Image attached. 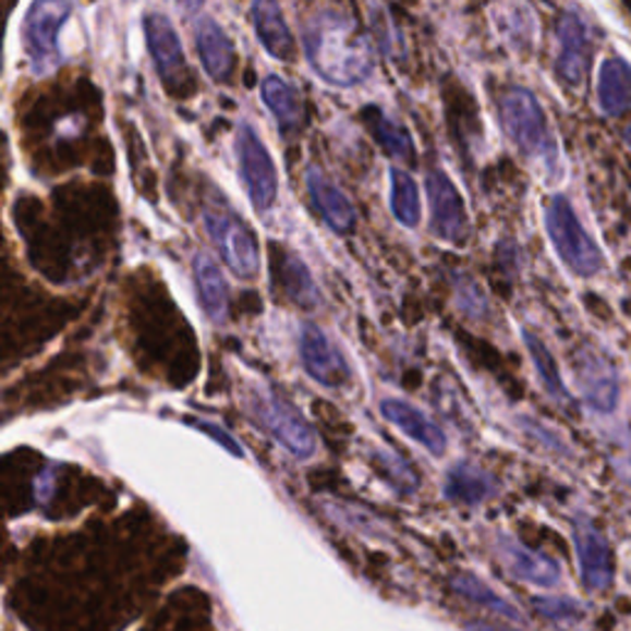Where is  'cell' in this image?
Here are the masks:
<instances>
[{"mask_svg": "<svg viewBox=\"0 0 631 631\" xmlns=\"http://www.w3.org/2000/svg\"><path fill=\"white\" fill-rule=\"evenodd\" d=\"M498 553H501L506 568L511 570L518 580L531 582V585H541V587H553L555 582L560 580L558 562L545 558L543 553L525 548V545L515 543L511 538H501V543H498Z\"/></svg>", "mask_w": 631, "mask_h": 631, "instance_id": "ffe728a7", "label": "cell"}, {"mask_svg": "<svg viewBox=\"0 0 631 631\" xmlns=\"http://www.w3.org/2000/svg\"><path fill=\"white\" fill-rule=\"evenodd\" d=\"M247 410L262 432L284 447L291 457L311 459L316 454V435L308 422L301 417L294 404L275 390L252 388L247 395Z\"/></svg>", "mask_w": 631, "mask_h": 631, "instance_id": "3957f363", "label": "cell"}, {"mask_svg": "<svg viewBox=\"0 0 631 631\" xmlns=\"http://www.w3.org/2000/svg\"><path fill=\"white\" fill-rule=\"evenodd\" d=\"M306 187H308L311 203H314V207L328 228L341 234L353 232L355 207L351 205V201H348L341 187L328 181L318 168H308L306 171Z\"/></svg>", "mask_w": 631, "mask_h": 631, "instance_id": "2e32d148", "label": "cell"}, {"mask_svg": "<svg viewBox=\"0 0 631 631\" xmlns=\"http://www.w3.org/2000/svg\"><path fill=\"white\" fill-rule=\"evenodd\" d=\"M451 585H454V590L459 592L461 597L469 599V602H474V605L484 607L488 611H494L496 617L508 619V621H521V611H518L511 605V602L498 595V592H494L492 587H488L484 580H478L476 574L461 572V574H457Z\"/></svg>", "mask_w": 631, "mask_h": 631, "instance_id": "d4e9b609", "label": "cell"}, {"mask_svg": "<svg viewBox=\"0 0 631 631\" xmlns=\"http://www.w3.org/2000/svg\"><path fill=\"white\" fill-rule=\"evenodd\" d=\"M144 33L148 52L156 64V72L161 74V80L166 84H173L185 70L183 45L173 23L161 13H148L144 21Z\"/></svg>", "mask_w": 631, "mask_h": 631, "instance_id": "4fadbf2b", "label": "cell"}, {"mask_svg": "<svg viewBox=\"0 0 631 631\" xmlns=\"http://www.w3.org/2000/svg\"><path fill=\"white\" fill-rule=\"evenodd\" d=\"M195 427H201V429H205L207 435H213L215 439L220 441V445L225 447V449H230L232 454H242L240 451V447H234V441H232V437L230 435H225L222 429H218V427H210V422H203V420H195Z\"/></svg>", "mask_w": 631, "mask_h": 631, "instance_id": "d6a6232c", "label": "cell"}, {"mask_svg": "<svg viewBox=\"0 0 631 631\" xmlns=\"http://www.w3.org/2000/svg\"><path fill=\"white\" fill-rule=\"evenodd\" d=\"M262 99H265L267 109L271 111V117L277 119L281 131H291L299 126L301 101L289 82L277 77V74H269V77L262 82Z\"/></svg>", "mask_w": 631, "mask_h": 631, "instance_id": "7402d4cb", "label": "cell"}, {"mask_svg": "<svg viewBox=\"0 0 631 631\" xmlns=\"http://www.w3.org/2000/svg\"><path fill=\"white\" fill-rule=\"evenodd\" d=\"M195 47L201 54L203 70L210 74L215 82H228L234 70V47L228 33L213 21V17H203L195 27Z\"/></svg>", "mask_w": 631, "mask_h": 631, "instance_id": "d6986e66", "label": "cell"}, {"mask_svg": "<svg viewBox=\"0 0 631 631\" xmlns=\"http://www.w3.org/2000/svg\"><path fill=\"white\" fill-rule=\"evenodd\" d=\"M454 294H457V306L464 311L469 318H474V321H482V318L488 316L486 294L471 277H466V275L454 277Z\"/></svg>", "mask_w": 631, "mask_h": 631, "instance_id": "f546056e", "label": "cell"}, {"mask_svg": "<svg viewBox=\"0 0 631 631\" xmlns=\"http://www.w3.org/2000/svg\"><path fill=\"white\" fill-rule=\"evenodd\" d=\"M597 109L605 117H624L631 109V62L605 58L597 68Z\"/></svg>", "mask_w": 631, "mask_h": 631, "instance_id": "e0dca14e", "label": "cell"}, {"mask_svg": "<svg viewBox=\"0 0 631 631\" xmlns=\"http://www.w3.org/2000/svg\"><path fill=\"white\" fill-rule=\"evenodd\" d=\"M373 119H375L373 121V134H375V138H378V144L385 154H388L390 158H410L412 156V138L408 134V129H404L400 121L380 114V111H375Z\"/></svg>", "mask_w": 631, "mask_h": 631, "instance_id": "83f0119b", "label": "cell"}, {"mask_svg": "<svg viewBox=\"0 0 631 631\" xmlns=\"http://www.w3.org/2000/svg\"><path fill=\"white\" fill-rule=\"evenodd\" d=\"M447 498L457 503H482L484 498L494 494V482L492 476L484 474L482 469L469 466V464H457L454 469H449L447 474Z\"/></svg>", "mask_w": 631, "mask_h": 631, "instance_id": "603a6c76", "label": "cell"}, {"mask_svg": "<svg viewBox=\"0 0 631 631\" xmlns=\"http://www.w3.org/2000/svg\"><path fill=\"white\" fill-rule=\"evenodd\" d=\"M252 23L265 50L281 62L294 60V37L281 13L279 0H252Z\"/></svg>", "mask_w": 631, "mask_h": 631, "instance_id": "ac0fdd59", "label": "cell"}, {"mask_svg": "<svg viewBox=\"0 0 631 631\" xmlns=\"http://www.w3.org/2000/svg\"><path fill=\"white\" fill-rule=\"evenodd\" d=\"M492 17L498 37L515 54H529L538 43V15L525 0H496Z\"/></svg>", "mask_w": 631, "mask_h": 631, "instance_id": "8fae6325", "label": "cell"}, {"mask_svg": "<svg viewBox=\"0 0 631 631\" xmlns=\"http://www.w3.org/2000/svg\"><path fill=\"white\" fill-rule=\"evenodd\" d=\"M205 230L210 234L215 247H218L225 265L232 275L240 279H254L259 271V250L252 232L247 230L238 215H232L228 207H207L205 210Z\"/></svg>", "mask_w": 631, "mask_h": 631, "instance_id": "52a82bcc", "label": "cell"}, {"mask_svg": "<svg viewBox=\"0 0 631 631\" xmlns=\"http://www.w3.org/2000/svg\"><path fill=\"white\" fill-rule=\"evenodd\" d=\"M590 50V33L587 25L574 13L562 15L558 23V52H555V74L568 87H580L585 77Z\"/></svg>", "mask_w": 631, "mask_h": 631, "instance_id": "7c38bea8", "label": "cell"}, {"mask_svg": "<svg viewBox=\"0 0 631 631\" xmlns=\"http://www.w3.org/2000/svg\"><path fill=\"white\" fill-rule=\"evenodd\" d=\"M299 355L304 371L324 388H343L351 380V367L338 345L321 326L306 324L299 336Z\"/></svg>", "mask_w": 631, "mask_h": 631, "instance_id": "ba28073f", "label": "cell"}, {"mask_svg": "<svg viewBox=\"0 0 631 631\" xmlns=\"http://www.w3.org/2000/svg\"><path fill=\"white\" fill-rule=\"evenodd\" d=\"M390 210L402 228H417L420 222V191L410 173L392 168L390 171Z\"/></svg>", "mask_w": 631, "mask_h": 631, "instance_id": "484cf974", "label": "cell"}, {"mask_svg": "<svg viewBox=\"0 0 631 631\" xmlns=\"http://www.w3.org/2000/svg\"><path fill=\"white\" fill-rule=\"evenodd\" d=\"M234 154H238V166L242 175V185L250 195V203L257 213H269L277 203L279 181L277 168L271 161L265 141L250 124L238 129V141H234Z\"/></svg>", "mask_w": 631, "mask_h": 631, "instance_id": "8992f818", "label": "cell"}, {"mask_svg": "<svg viewBox=\"0 0 631 631\" xmlns=\"http://www.w3.org/2000/svg\"><path fill=\"white\" fill-rule=\"evenodd\" d=\"M72 13L70 0H33L23 21V50L35 77L60 68V31Z\"/></svg>", "mask_w": 631, "mask_h": 631, "instance_id": "277c9868", "label": "cell"}, {"mask_svg": "<svg viewBox=\"0 0 631 631\" xmlns=\"http://www.w3.org/2000/svg\"><path fill=\"white\" fill-rule=\"evenodd\" d=\"M279 279L281 287L287 291V296L294 301L296 306L311 311L321 304V296H318V289L314 284V279H311L308 267L299 257H294V254H284V257H281Z\"/></svg>", "mask_w": 631, "mask_h": 631, "instance_id": "cb8c5ba5", "label": "cell"}, {"mask_svg": "<svg viewBox=\"0 0 631 631\" xmlns=\"http://www.w3.org/2000/svg\"><path fill=\"white\" fill-rule=\"evenodd\" d=\"M304 52L318 77L333 87H355L373 74V47L351 17L316 13L304 27Z\"/></svg>", "mask_w": 631, "mask_h": 631, "instance_id": "6da1fadb", "label": "cell"}, {"mask_svg": "<svg viewBox=\"0 0 631 631\" xmlns=\"http://www.w3.org/2000/svg\"><path fill=\"white\" fill-rule=\"evenodd\" d=\"M427 195L432 205V230L445 242H464L469 232L466 207L457 185L445 171H432L427 178Z\"/></svg>", "mask_w": 631, "mask_h": 631, "instance_id": "9c48e42d", "label": "cell"}, {"mask_svg": "<svg viewBox=\"0 0 631 631\" xmlns=\"http://www.w3.org/2000/svg\"><path fill=\"white\" fill-rule=\"evenodd\" d=\"M574 373H578V383L587 408L595 412H615L619 402V380L615 367L605 357L585 348L578 355Z\"/></svg>", "mask_w": 631, "mask_h": 631, "instance_id": "30bf717a", "label": "cell"}, {"mask_svg": "<svg viewBox=\"0 0 631 631\" xmlns=\"http://www.w3.org/2000/svg\"><path fill=\"white\" fill-rule=\"evenodd\" d=\"M624 141H627V146H629V150H631V126L627 129V134H624Z\"/></svg>", "mask_w": 631, "mask_h": 631, "instance_id": "d590c367", "label": "cell"}, {"mask_svg": "<svg viewBox=\"0 0 631 631\" xmlns=\"http://www.w3.org/2000/svg\"><path fill=\"white\" fill-rule=\"evenodd\" d=\"M535 605L550 619H572L578 615V605L570 599H535Z\"/></svg>", "mask_w": 631, "mask_h": 631, "instance_id": "1f68e13d", "label": "cell"}, {"mask_svg": "<svg viewBox=\"0 0 631 631\" xmlns=\"http://www.w3.org/2000/svg\"><path fill=\"white\" fill-rule=\"evenodd\" d=\"M380 412L385 420H390L395 427L404 432L410 439L417 441L420 447H425L429 454L441 457L447 451V435L441 432V427L435 420L427 417L425 412L412 408L410 402L388 398V400H383Z\"/></svg>", "mask_w": 631, "mask_h": 631, "instance_id": "9a60e30c", "label": "cell"}, {"mask_svg": "<svg viewBox=\"0 0 631 631\" xmlns=\"http://www.w3.org/2000/svg\"><path fill=\"white\" fill-rule=\"evenodd\" d=\"M471 631H515L513 627H498V624H474Z\"/></svg>", "mask_w": 631, "mask_h": 631, "instance_id": "e575fe53", "label": "cell"}, {"mask_svg": "<svg viewBox=\"0 0 631 631\" xmlns=\"http://www.w3.org/2000/svg\"><path fill=\"white\" fill-rule=\"evenodd\" d=\"M574 548H578L580 574L585 587L592 592L607 590L611 582V555L609 545L590 521L574 523Z\"/></svg>", "mask_w": 631, "mask_h": 631, "instance_id": "5bb4252c", "label": "cell"}, {"mask_svg": "<svg viewBox=\"0 0 631 631\" xmlns=\"http://www.w3.org/2000/svg\"><path fill=\"white\" fill-rule=\"evenodd\" d=\"M375 459H378V466L388 474L390 484L398 486L400 492H414L417 488V474H412L410 466H404V461L388 454V451H383Z\"/></svg>", "mask_w": 631, "mask_h": 631, "instance_id": "4dcf8cb0", "label": "cell"}, {"mask_svg": "<svg viewBox=\"0 0 631 631\" xmlns=\"http://www.w3.org/2000/svg\"><path fill=\"white\" fill-rule=\"evenodd\" d=\"M501 124L508 138L525 158L538 161L545 173L560 175V148L548 126V117L533 92L515 87L501 99Z\"/></svg>", "mask_w": 631, "mask_h": 631, "instance_id": "7a4b0ae2", "label": "cell"}, {"mask_svg": "<svg viewBox=\"0 0 631 631\" xmlns=\"http://www.w3.org/2000/svg\"><path fill=\"white\" fill-rule=\"evenodd\" d=\"M523 341H525V345H529V353L535 363V371H538V378L543 380L545 390L550 392V398L560 400V402L568 400V390H565V385L560 380V373H558V365H555L553 355L548 353V348H545L531 331L523 333Z\"/></svg>", "mask_w": 631, "mask_h": 631, "instance_id": "4316f807", "label": "cell"}, {"mask_svg": "<svg viewBox=\"0 0 631 631\" xmlns=\"http://www.w3.org/2000/svg\"><path fill=\"white\" fill-rule=\"evenodd\" d=\"M367 25H371V33L375 37V45L380 47V52L388 54V58H395V54L400 52L402 43L390 11L380 0H371V3H367Z\"/></svg>", "mask_w": 631, "mask_h": 631, "instance_id": "f1b7e54d", "label": "cell"}, {"mask_svg": "<svg viewBox=\"0 0 631 631\" xmlns=\"http://www.w3.org/2000/svg\"><path fill=\"white\" fill-rule=\"evenodd\" d=\"M193 277L197 287V299H201V306L205 314L210 316L213 321H225V316H228L230 294H228V284H225L218 265H215V262L203 252L195 254Z\"/></svg>", "mask_w": 631, "mask_h": 631, "instance_id": "44dd1931", "label": "cell"}, {"mask_svg": "<svg viewBox=\"0 0 631 631\" xmlns=\"http://www.w3.org/2000/svg\"><path fill=\"white\" fill-rule=\"evenodd\" d=\"M178 3V8H181L183 13H187V15H193V13H197L203 8V3L205 0H175Z\"/></svg>", "mask_w": 631, "mask_h": 631, "instance_id": "836d02e7", "label": "cell"}, {"mask_svg": "<svg viewBox=\"0 0 631 631\" xmlns=\"http://www.w3.org/2000/svg\"><path fill=\"white\" fill-rule=\"evenodd\" d=\"M545 230H548L558 257L574 275L595 277L605 265V257H602L595 240L582 228L578 213L565 195L550 197L548 207H545Z\"/></svg>", "mask_w": 631, "mask_h": 631, "instance_id": "5b68a950", "label": "cell"}]
</instances>
